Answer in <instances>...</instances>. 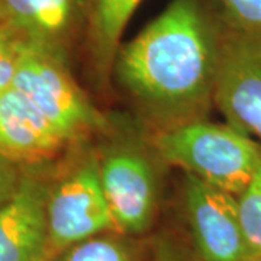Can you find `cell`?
<instances>
[{
  "label": "cell",
  "mask_w": 261,
  "mask_h": 261,
  "mask_svg": "<svg viewBox=\"0 0 261 261\" xmlns=\"http://www.w3.org/2000/svg\"><path fill=\"white\" fill-rule=\"evenodd\" d=\"M214 102L228 125L261 144V32L221 23Z\"/></svg>",
  "instance_id": "cell-6"
},
{
  "label": "cell",
  "mask_w": 261,
  "mask_h": 261,
  "mask_svg": "<svg viewBox=\"0 0 261 261\" xmlns=\"http://www.w3.org/2000/svg\"><path fill=\"white\" fill-rule=\"evenodd\" d=\"M221 23L199 0H171L152 22L121 45L118 83L155 134L203 119L214 102Z\"/></svg>",
  "instance_id": "cell-1"
},
{
  "label": "cell",
  "mask_w": 261,
  "mask_h": 261,
  "mask_svg": "<svg viewBox=\"0 0 261 261\" xmlns=\"http://www.w3.org/2000/svg\"><path fill=\"white\" fill-rule=\"evenodd\" d=\"M225 20L233 27L261 32V0H219Z\"/></svg>",
  "instance_id": "cell-14"
},
{
  "label": "cell",
  "mask_w": 261,
  "mask_h": 261,
  "mask_svg": "<svg viewBox=\"0 0 261 261\" xmlns=\"http://www.w3.org/2000/svg\"><path fill=\"white\" fill-rule=\"evenodd\" d=\"M142 0H89L87 34L94 68L106 80L121 47V38Z\"/></svg>",
  "instance_id": "cell-11"
},
{
  "label": "cell",
  "mask_w": 261,
  "mask_h": 261,
  "mask_svg": "<svg viewBox=\"0 0 261 261\" xmlns=\"http://www.w3.org/2000/svg\"><path fill=\"white\" fill-rule=\"evenodd\" d=\"M183 202L197 252L203 261H251L237 196L185 176Z\"/></svg>",
  "instance_id": "cell-7"
},
{
  "label": "cell",
  "mask_w": 261,
  "mask_h": 261,
  "mask_svg": "<svg viewBox=\"0 0 261 261\" xmlns=\"http://www.w3.org/2000/svg\"><path fill=\"white\" fill-rule=\"evenodd\" d=\"M103 192L118 232L141 235L157 212L160 171L149 149L130 137H118L97 152Z\"/></svg>",
  "instance_id": "cell-4"
},
{
  "label": "cell",
  "mask_w": 261,
  "mask_h": 261,
  "mask_svg": "<svg viewBox=\"0 0 261 261\" xmlns=\"http://www.w3.org/2000/svg\"><path fill=\"white\" fill-rule=\"evenodd\" d=\"M238 212L251 261L261 258V161L251 180L237 196Z\"/></svg>",
  "instance_id": "cell-12"
},
{
  "label": "cell",
  "mask_w": 261,
  "mask_h": 261,
  "mask_svg": "<svg viewBox=\"0 0 261 261\" xmlns=\"http://www.w3.org/2000/svg\"><path fill=\"white\" fill-rule=\"evenodd\" d=\"M254 261H261V258H258V260H254Z\"/></svg>",
  "instance_id": "cell-18"
},
{
  "label": "cell",
  "mask_w": 261,
  "mask_h": 261,
  "mask_svg": "<svg viewBox=\"0 0 261 261\" xmlns=\"http://www.w3.org/2000/svg\"><path fill=\"white\" fill-rule=\"evenodd\" d=\"M70 145L16 89L0 93V154L16 164H35Z\"/></svg>",
  "instance_id": "cell-10"
},
{
  "label": "cell",
  "mask_w": 261,
  "mask_h": 261,
  "mask_svg": "<svg viewBox=\"0 0 261 261\" xmlns=\"http://www.w3.org/2000/svg\"><path fill=\"white\" fill-rule=\"evenodd\" d=\"M49 185L22 174L18 189L0 207V261H51L47 202Z\"/></svg>",
  "instance_id": "cell-9"
},
{
  "label": "cell",
  "mask_w": 261,
  "mask_h": 261,
  "mask_svg": "<svg viewBox=\"0 0 261 261\" xmlns=\"http://www.w3.org/2000/svg\"><path fill=\"white\" fill-rule=\"evenodd\" d=\"M154 261H190L183 250L168 240H157L154 245Z\"/></svg>",
  "instance_id": "cell-17"
},
{
  "label": "cell",
  "mask_w": 261,
  "mask_h": 261,
  "mask_svg": "<svg viewBox=\"0 0 261 261\" xmlns=\"http://www.w3.org/2000/svg\"><path fill=\"white\" fill-rule=\"evenodd\" d=\"M89 18V0H0V27L67 58Z\"/></svg>",
  "instance_id": "cell-8"
},
{
  "label": "cell",
  "mask_w": 261,
  "mask_h": 261,
  "mask_svg": "<svg viewBox=\"0 0 261 261\" xmlns=\"http://www.w3.org/2000/svg\"><path fill=\"white\" fill-rule=\"evenodd\" d=\"M161 161L226 193L243 192L261 161V144L231 125L205 119L154 134Z\"/></svg>",
  "instance_id": "cell-2"
},
{
  "label": "cell",
  "mask_w": 261,
  "mask_h": 261,
  "mask_svg": "<svg viewBox=\"0 0 261 261\" xmlns=\"http://www.w3.org/2000/svg\"><path fill=\"white\" fill-rule=\"evenodd\" d=\"M58 255L60 261H132L128 245L112 233H100L74 244Z\"/></svg>",
  "instance_id": "cell-13"
},
{
  "label": "cell",
  "mask_w": 261,
  "mask_h": 261,
  "mask_svg": "<svg viewBox=\"0 0 261 261\" xmlns=\"http://www.w3.org/2000/svg\"><path fill=\"white\" fill-rule=\"evenodd\" d=\"M12 87L23 94L68 144H79L108 128L102 113L73 80L67 58L23 39Z\"/></svg>",
  "instance_id": "cell-3"
},
{
  "label": "cell",
  "mask_w": 261,
  "mask_h": 261,
  "mask_svg": "<svg viewBox=\"0 0 261 261\" xmlns=\"http://www.w3.org/2000/svg\"><path fill=\"white\" fill-rule=\"evenodd\" d=\"M47 221L51 257L96 235L118 232L103 192L96 151L77 159L49 186Z\"/></svg>",
  "instance_id": "cell-5"
},
{
  "label": "cell",
  "mask_w": 261,
  "mask_h": 261,
  "mask_svg": "<svg viewBox=\"0 0 261 261\" xmlns=\"http://www.w3.org/2000/svg\"><path fill=\"white\" fill-rule=\"evenodd\" d=\"M22 173L19 164L0 154V207L5 205L18 189Z\"/></svg>",
  "instance_id": "cell-16"
},
{
  "label": "cell",
  "mask_w": 261,
  "mask_h": 261,
  "mask_svg": "<svg viewBox=\"0 0 261 261\" xmlns=\"http://www.w3.org/2000/svg\"><path fill=\"white\" fill-rule=\"evenodd\" d=\"M20 57V38L0 27V93L13 84Z\"/></svg>",
  "instance_id": "cell-15"
}]
</instances>
